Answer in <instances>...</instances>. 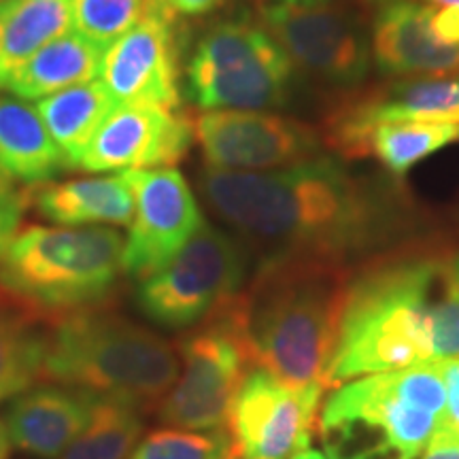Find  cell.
Returning <instances> with one entry per match:
<instances>
[{
    "mask_svg": "<svg viewBox=\"0 0 459 459\" xmlns=\"http://www.w3.org/2000/svg\"><path fill=\"white\" fill-rule=\"evenodd\" d=\"M48 336L32 315L0 304V402L15 398L41 377Z\"/></svg>",
    "mask_w": 459,
    "mask_h": 459,
    "instance_id": "d4e9b609",
    "label": "cell"
},
{
    "mask_svg": "<svg viewBox=\"0 0 459 459\" xmlns=\"http://www.w3.org/2000/svg\"><path fill=\"white\" fill-rule=\"evenodd\" d=\"M117 107L105 85L88 82L37 100V111L45 128L60 149L66 170H77L85 147L94 139L96 130Z\"/></svg>",
    "mask_w": 459,
    "mask_h": 459,
    "instance_id": "7402d4cb",
    "label": "cell"
},
{
    "mask_svg": "<svg viewBox=\"0 0 459 459\" xmlns=\"http://www.w3.org/2000/svg\"><path fill=\"white\" fill-rule=\"evenodd\" d=\"M56 321L41 372L49 381L141 409L160 404L179 378L177 349L145 325L99 308Z\"/></svg>",
    "mask_w": 459,
    "mask_h": 459,
    "instance_id": "5b68a950",
    "label": "cell"
},
{
    "mask_svg": "<svg viewBox=\"0 0 459 459\" xmlns=\"http://www.w3.org/2000/svg\"><path fill=\"white\" fill-rule=\"evenodd\" d=\"M128 459H234L228 429H156L139 440Z\"/></svg>",
    "mask_w": 459,
    "mask_h": 459,
    "instance_id": "4316f807",
    "label": "cell"
},
{
    "mask_svg": "<svg viewBox=\"0 0 459 459\" xmlns=\"http://www.w3.org/2000/svg\"><path fill=\"white\" fill-rule=\"evenodd\" d=\"M198 187L260 262L313 257L359 268L415 232L400 189L358 175L336 156L264 172L204 166Z\"/></svg>",
    "mask_w": 459,
    "mask_h": 459,
    "instance_id": "6da1fadb",
    "label": "cell"
},
{
    "mask_svg": "<svg viewBox=\"0 0 459 459\" xmlns=\"http://www.w3.org/2000/svg\"><path fill=\"white\" fill-rule=\"evenodd\" d=\"M355 271L313 257L257 264L251 285L223 304L251 364L290 387L324 385Z\"/></svg>",
    "mask_w": 459,
    "mask_h": 459,
    "instance_id": "3957f363",
    "label": "cell"
},
{
    "mask_svg": "<svg viewBox=\"0 0 459 459\" xmlns=\"http://www.w3.org/2000/svg\"><path fill=\"white\" fill-rule=\"evenodd\" d=\"M451 264L445 245L423 238L361 264L324 372L325 392L353 378L434 359L432 307Z\"/></svg>",
    "mask_w": 459,
    "mask_h": 459,
    "instance_id": "7a4b0ae2",
    "label": "cell"
},
{
    "mask_svg": "<svg viewBox=\"0 0 459 459\" xmlns=\"http://www.w3.org/2000/svg\"><path fill=\"white\" fill-rule=\"evenodd\" d=\"M0 66H3V11H0ZM0 88H3V68H0Z\"/></svg>",
    "mask_w": 459,
    "mask_h": 459,
    "instance_id": "8d00e7d4",
    "label": "cell"
},
{
    "mask_svg": "<svg viewBox=\"0 0 459 459\" xmlns=\"http://www.w3.org/2000/svg\"><path fill=\"white\" fill-rule=\"evenodd\" d=\"M453 268H455V277H457V281H459V254L453 257Z\"/></svg>",
    "mask_w": 459,
    "mask_h": 459,
    "instance_id": "f35d334b",
    "label": "cell"
},
{
    "mask_svg": "<svg viewBox=\"0 0 459 459\" xmlns=\"http://www.w3.org/2000/svg\"><path fill=\"white\" fill-rule=\"evenodd\" d=\"M203 324L177 344L183 372L158 404L160 421L196 432L223 428L230 402L254 366L226 308Z\"/></svg>",
    "mask_w": 459,
    "mask_h": 459,
    "instance_id": "9c48e42d",
    "label": "cell"
},
{
    "mask_svg": "<svg viewBox=\"0 0 459 459\" xmlns=\"http://www.w3.org/2000/svg\"><path fill=\"white\" fill-rule=\"evenodd\" d=\"M28 200L45 220L68 228L130 226L134 198L124 175L32 186Z\"/></svg>",
    "mask_w": 459,
    "mask_h": 459,
    "instance_id": "d6986e66",
    "label": "cell"
},
{
    "mask_svg": "<svg viewBox=\"0 0 459 459\" xmlns=\"http://www.w3.org/2000/svg\"><path fill=\"white\" fill-rule=\"evenodd\" d=\"M247 268V247L204 221L162 268L139 279L136 308L160 328H192L243 290Z\"/></svg>",
    "mask_w": 459,
    "mask_h": 459,
    "instance_id": "ba28073f",
    "label": "cell"
},
{
    "mask_svg": "<svg viewBox=\"0 0 459 459\" xmlns=\"http://www.w3.org/2000/svg\"><path fill=\"white\" fill-rule=\"evenodd\" d=\"M183 32L177 17L149 0L145 15L105 51L100 83L117 105L179 108Z\"/></svg>",
    "mask_w": 459,
    "mask_h": 459,
    "instance_id": "4fadbf2b",
    "label": "cell"
},
{
    "mask_svg": "<svg viewBox=\"0 0 459 459\" xmlns=\"http://www.w3.org/2000/svg\"><path fill=\"white\" fill-rule=\"evenodd\" d=\"M453 429H455V434H457V436H459V428H453Z\"/></svg>",
    "mask_w": 459,
    "mask_h": 459,
    "instance_id": "b9f144b4",
    "label": "cell"
},
{
    "mask_svg": "<svg viewBox=\"0 0 459 459\" xmlns=\"http://www.w3.org/2000/svg\"><path fill=\"white\" fill-rule=\"evenodd\" d=\"M372 4H385V3H392V0H368Z\"/></svg>",
    "mask_w": 459,
    "mask_h": 459,
    "instance_id": "60d3db41",
    "label": "cell"
},
{
    "mask_svg": "<svg viewBox=\"0 0 459 459\" xmlns=\"http://www.w3.org/2000/svg\"><path fill=\"white\" fill-rule=\"evenodd\" d=\"M445 421V377L432 359L334 387L317 434L328 459H415Z\"/></svg>",
    "mask_w": 459,
    "mask_h": 459,
    "instance_id": "277c9868",
    "label": "cell"
},
{
    "mask_svg": "<svg viewBox=\"0 0 459 459\" xmlns=\"http://www.w3.org/2000/svg\"><path fill=\"white\" fill-rule=\"evenodd\" d=\"M434 359L459 358V281L455 268L446 271L440 281L432 307Z\"/></svg>",
    "mask_w": 459,
    "mask_h": 459,
    "instance_id": "f1b7e54d",
    "label": "cell"
},
{
    "mask_svg": "<svg viewBox=\"0 0 459 459\" xmlns=\"http://www.w3.org/2000/svg\"><path fill=\"white\" fill-rule=\"evenodd\" d=\"M0 186H11V181L4 175H0Z\"/></svg>",
    "mask_w": 459,
    "mask_h": 459,
    "instance_id": "ab89813d",
    "label": "cell"
},
{
    "mask_svg": "<svg viewBox=\"0 0 459 459\" xmlns=\"http://www.w3.org/2000/svg\"><path fill=\"white\" fill-rule=\"evenodd\" d=\"M432 4H438V7H453L459 9V0H429Z\"/></svg>",
    "mask_w": 459,
    "mask_h": 459,
    "instance_id": "74e56055",
    "label": "cell"
},
{
    "mask_svg": "<svg viewBox=\"0 0 459 459\" xmlns=\"http://www.w3.org/2000/svg\"><path fill=\"white\" fill-rule=\"evenodd\" d=\"M147 7L149 0H74V32L107 51L139 24Z\"/></svg>",
    "mask_w": 459,
    "mask_h": 459,
    "instance_id": "83f0119b",
    "label": "cell"
},
{
    "mask_svg": "<svg viewBox=\"0 0 459 459\" xmlns=\"http://www.w3.org/2000/svg\"><path fill=\"white\" fill-rule=\"evenodd\" d=\"M206 166L264 172L321 156L324 139L311 124L273 111H204L194 119Z\"/></svg>",
    "mask_w": 459,
    "mask_h": 459,
    "instance_id": "7c38bea8",
    "label": "cell"
},
{
    "mask_svg": "<svg viewBox=\"0 0 459 459\" xmlns=\"http://www.w3.org/2000/svg\"><path fill=\"white\" fill-rule=\"evenodd\" d=\"M194 139V122L179 108L117 105L85 147L77 170L100 175L172 169L187 156Z\"/></svg>",
    "mask_w": 459,
    "mask_h": 459,
    "instance_id": "2e32d148",
    "label": "cell"
},
{
    "mask_svg": "<svg viewBox=\"0 0 459 459\" xmlns=\"http://www.w3.org/2000/svg\"><path fill=\"white\" fill-rule=\"evenodd\" d=\"M291 459H328V455H325L324 451H317V449H311V446H308V449H302V451H298L294 457Z\"/></svg>",
    "mask_w": 459,
    "mask_h": 459,
    "instance_id": "d590c367",
    "label": "cell"
},
{
    "mask_svg": "<svg viewBox=\"0 0 459 459\" xmlns=\"http://www.w3.org/2000/svg\"><path fill=\"white\" fill-rule=\"evenodd\" d=\"M90 411V392L39 385L15 395L4 412V423L17 449L34 457L56 459L88 426Z\"/></svg>",
    "mask_w": 459,
    "mask_h": 459,
    "instance_id": "ac0fdd59",
    "label": "cell"
},
{
    "mask_svg": "<svg viewBox=\"0 0 459 459\" xmlns=\"http://www.w3.org/2000/svg\"><path fill=\"white\" fill-rule=\"evenodd\" d=\"M372 57L385 77H428L459 71V48L438 39L432 4L392 0L381 4L372 22Z\"/></svg>",
    "mask_w": 459,
    "mask_h": 459,
    "instance_id": "e0dca14e",
    "label": "cell"
},
{
    "mask_svg": "<svg viewBox=\"0 0 459 459\" xmlns=\"http://www.w3.org/2000/svg\"><path fill=\"white\" fill-rule=\"evenodd\" d=\"M172 17H203L213 13L226 0H156Z\"/></svg>",
    "mask_w": 459,
    "mask_h": 459,
    "instance_id": "d6a6232c",
    "label": "cell"
},
{
    "mask_svg": "<svg viewBox=\"0 0 459 459\" xmlns=\"http://www.w3.org/2000/svg\"><path fill=\"white\" fill-rule=\"evenodd\" d=\"M62 170L65 160L37 108L17 96H0V175L41 186Z\"/></svg>",
    "mask_w": 459,
    "mask_h": 459,
    "instance_id": "44dd1931",
    "label": "cell"
},
{
    "mask_svg": "<svg viewBox=\"0 0 459 459\" xmlns=\"http://www.w3.org/2000/svg\"><path fill=\"white\" fill-rule=\"evenodd\" d=\"M105 49L77 32H68L34 51L4 79L3 90L22 100H41L73 85L94 82Z\"/></svg>",
    "mask_w": 459,
    "mask_h": 459,
    "instance_id": "ffe728a7",
    "label": "cell"
},
{
    "mask_svg": "<svg viewBox=\"0 0 459 459\" xmlns=\"http://www.w3.org/2000/svg\"><path fill=\"white\" fill-rule=\"evenodd\" d=\"M134 198L122 268L130 279L156 273L204 223L203 211L186 177L172 169L126 170Z\"/></svg>",
    "mask_w": 459,
    "mask_h": 459,
    "instance_id": "9a60e30c",
    "label": "cell"
},
{
    "mask_svg": "<svg viewBox=\"0 0 459 459\" xmlns=\"http://www.w3.org/2000/svg\"><path fill=\"white\" fill-rule=\"evenodd\" d=\"M124 238L107 226H26L0 257V291L30 315L66 317L107 300Z\"/></svg>",
    "mask_w": 459,
    "mask_h": 459,
    "instance_id": "8992f818",
    "label": "cell"
},
{
    "mask_svg": "<svg viewBox=\"0 0 459 459\" xmlns=\"http://www.w3.org/2000/svg\"><path fill=\"white\" fill-rule=\"evenodd\" d=\"M415 459H459V436L449 423L436 429L426 449Z\"/></svg>",
    "mask_w": 459,
    "mask_h": 459,
    "instance_id": "4dcf8cb0",
    "label": "cell"
},
{
    "mask_svg": "<svg viewBox=\"0 0 459 459\" xmlns=\"http://www.w3.org/2000/svg\"><path fill=\"white\" fill-rule=\"evenodd\" d=\"M143 434L141 409L132 402L91 394L88 426L60 459H128Z\"/></svg>",
    "mask_w": 459,
    "mask_h": 459,
    "instance_id": "cb8c5ba5",
    "label": "cell"
},
{
    "mask_svg": "<svg viewBox=\"0 0 459 459\" xmlns=\"http://www.w3.org/2000/svg\"><path fill=\"white\" fill-rule=\"evenodd\" d=\"M459 141V124L398 122L370 132L368 156L394 177H404L419 162Z\"/></svg>",
    "mask_w": 459,
    "mask_h": 459,
    "instance_id": "484cf974",
    "label": "cell"
},
{
    "mask_svg": "<svg viewBox=\"0 0 459 459\" xmlns=\"http://www.w3.org/2000/svg\"><path fill=\"white\" fill-rule=\"evenodd\" d=\"M260 22L296 68L336 91H355L368 77L372 45L361 22L334 3L264 4Z\"/></svg>",
    "mask_w": 459,
    "mask_h": 459,
    "instance_id": "30bf717a",
    "label": "cell"
},
{
    "mask_svg": "<svg viewBox=\"0 0 459 459\" xmlns=\"http://www.w3.org/2000/svg\"><path fill=\"white\" fill-rule=\"evenodd\" d=\"M3 83L7 74L73 26L74 0H0Z\"/></svg>",
    "mask_w": 459,
    "mask_h": 459,
    "instance_id": "603a6c76",
    "label": "cell"
},
{
    "mask_svg": "<svg viewBox=\"0 0 459 459\" xmlns=\"http://www.w3.org/2000/svg\"><path fill=\"white\" fill-rule=\"evenodd\" d=\"M28 204H30L28 192H17L11 186H0V257L7 251L15 234L20 232Z\"/></svg>",
    "mask_w": 459,
    "mask_h": 459,
    "instance_id": "f546056e",
    "label": "cell"
},
{
    "mask_svg": "<svg viewBox=\"0 0 459 459\" xmlns=\"http://www.w3.org/2000/svg\"><path fill=\"white\" fill-rule=\"evenodd\" d=\"M324 385L290 387L266 368L251 366L228 406L223 428L234 459H291L311 446Z\"/></svg>",
    "mask_w": 459,
    "mask_h": 459,
    "instance_id": "8fae6325",
    "label": "cell"
},
{
    "mask_svg": "<svg viewBox=\"0 0 459 459\" xmlns=\"http://www.w3.org/2000/svg\"><path fill=\"white\" fill-rule=\"evenodd\" d=\"M398 122L459 124V74L398 79L358 91L328 115L324 139L344 158H364L370 132Z\"/></svg>",
    "mask_w": 459,
    "mask_h": 459,
    "instance_id": "5bb4252c",
    "label": "cell"
},
{
    "mask_svg": "<svg viewBox=\"0 0 459 459\" xmlns=\"http://www.w3.org/2000/svg\"><path fill=\"white\" fill-rule=\"evenodd\" d=\"M296 66L249 15L206 26L183 62V94L203 111H273L291 102Z\"/></svg>",
    "mask_w": 459,
    "mask_h": 459,
    "instance_id": "52a82bcc",
    "label": "cell"
},
{
    "mask_svg": "<svg viewBox=\"0 0 459 459\" xmlns=\"http://www.w3.org/2000/svg\"><path fill=\"white\" fill-rule=\"evenodd\" d=\"M271 4H302V7H311V4H324L332 0H268Z\"/></svg>",
    "mask_w": 459,
    "mask_h": 459,
    "instance_id": "e575fe53",
    "label": "cell"
},
{
    "mask_svg": "<svg viewBox=\"0 0 459 459\" xmlns=\"http://www.w3.org/2000/svg\"><path fill=\"white\" fill-rule=\"evenodd\" d=\"M11 446H13V443H11L7 423H4V419H0V459L11 457Z\"/></svg>",
    "mask_w": 459,
    "mask_h": 459,
    "instance_id": "836d02e7",
    "label": "cell"
},
{
    "mask_svg": "<svg viewBox=\"0 0 459 459\" xmlns=\"http://www.w3.org/2000/svg\"><path fill=\"white\" fill-rule=\"evenodd\" d=\"M446 387V423L459 428V358L438 359Z\"/></svg>",
    "mask_w": 459,
    "mask_h": 459,
    "instance_id": "1f68e13d",
    "label": "cell"
}]
</instances>
